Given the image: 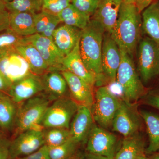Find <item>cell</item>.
<instances>
[{"label": "cell", "instance_id": "cell-1", "mask_svg": "<svg viewBox=\"0 0 159 159\" xmlns=\"http://www.w3.org/2000/svg\"><path fill=\"white\" fill-rule=\"evenodd\" d=\"M142 30L141 13L134 4L124 0L111 33L120 49L132 56L141 39Z\"/></svg>", "mask_w": 159, "mask_h": 159}, {"label": "cell", "instance_id": "cell-2", "mask_svg": "<svg viewBox=\"0 0 159 159\" xmlns=\"http://www.w3.org/2000/svg\"><path fill=\"white\" fill-rule=\"evenodd\" d=\"M105 31L97 21L90 20L87 26L81 30L80 51L83 61L89 71L98 80L103 77L101 56L102 42Z\"/></svg>", "mask_w": 159, "mask_h": 159}, {"label": "cell", "instance_id": "cell-3", "mask_svg": "<svg viewBox=\"0 0 159 159\" xmlns=\"http://www.w3.org/2000/svg\"><path fill=\"white\" fill-rule=\"evenodd\" d=\"M52 102L43 92L19 104L11 139L28 129H43L41 123Z\"/></svg>", "mask_w": 159, "mask_h": 159}, {"label": "cell", "instance_id": "cell-4", "mask_svg": "<svg viewBox=\"0 0 159 159\" xmlns=\"http://www.w3.org/2000/svg\"><path fill=\"white\" fill-rule=\"evenodd\" d=\"M120 50L121 61L117 71L116 80L122 87L125 102L131 104L145 95V90L137 73L131 56Z\"/></svg>", "mask_w": 159, "mask_h": 159}, {"label": "cell", "instance_id": "cell-5", "mask_svg": "<svg viewBox=\"0 0 159 159\" xmlns=\"http://www.w3.org/2000/svg\"><path fill=\"white\" fill-rule=\"evenodd\" d=\"M121 102L122 100L112 93L107 87H99L94 94L92 108L94 120L102 128L107 129L111 127Z\"/></svg>", "mask_w": 159, "mask_h": 159}, {"label": "cell", "instance_id": "cell-6", "mask_svg": "<svg viewBox=\"0 0 159 159\" xmlns=\"http://www.w3.org/2000/svg\"><path fill=\"white\" fill-rule=\"evenodd\" d=\"M78 105L70 97H64L51 102L42 119V128L58 127L70 129V124Z\"/></svg>", "mask_w": 159, "mask_h": 159}, {"label": "cell", "instance_id": "cell-7", "mask_svg": "<svg viewBox=\"0 0 159 159\" xmlns=\"http://www.w3.org/2000/svg\"><path fill=\"white\" fill-rule=\"evenodd\" d=\"M137 64L141 79L145 83L159 74V45L147 36L139 41Z\"/></svg>", "mask_w": 159, "mask_h": 159}, {"label": "cell", "instance_id": "cell-8", "mask_svg": "<svg viewBox=\"0 0 159 159\" xmlns=\"http://www.w3.org/2000/svg\"><path fill=\"white\" fill-rule=\"evenodd\" d=\"M42 129V128L31 129L11 139L10 157L17 158L27 156L45 145Z\"/></svg>", "mask_w": 159, "mask_h": 159}, {"label": "cell", "instance_id": "cell-9", "mask_svg": "<svg viewBox=\"0 0 159 159\" xmlns=\"http://www.w3.org/2000/svg\"><path fill=\"white\" fill-rule=\"evenodd\" d=\"M87 141L86 150L89 153L115 157L116 137L105 129L94 124Z\"/></svg>", "mask_w": 159, "mask_h": 159}, {"label": "cell", "instance_id": "cell-10", "mask_svg": "<svg viewBox=\"0 0 159 159\" xmlns=\"http://www.w3.org/2000/svg\"><path fill=\"white\" fill-rule=\"evenodd\" d=\"M27 42L30 43L37 49L49 70H63V61L65 56L58 50L53 39L35 34L25 37Z\"/></svg>", "mask_w": 159, "mask_h": 159}, {"label": "cell", "instance_id": "cell-11", "mask_svg": "<svg viewBox=\"0 0 159 159\" xmlns=\"http://www.w3.org/2000/svg\"><path fill=\"white\" fill-rule=\"evenodd\" d=\"M121 61L120 49L111 34L105 32L102 44L101 63L103 76L112 82L116 80Z\"/></svg>", "mask_w": 159, "mask_h": 159}, {"label": "cell", "instance_id": "cell-12", "mask_svg": "<svg viewBox=\"0 0 159 159\" xmlns=\"http://www.w3.org/2000/svg\"><path fill=\"white\" fill-rule=\"evenodd\" d=\"M61 73L67 83L71 99L78 106H85L92 109L94 102L93 87L68 71L64 70Z\"/></svg>", "mask_w": 159, "mask_h": 159}, {"label": "cell", "instance_id": "cell-13", "mask_svg": "<svg viewBox=\"0 0 159 159\" xmlns=\"http://www.w3.org/2000/svg\"><path fill=\"white\" fill-rule=\"evenodd\" d=\"M44 91L40 76L31 73L11 85L9 95L19 104Z\"/></svg>", "mask_w": 159, "mask_h": 159}, {"label": "cell", "instance_id": "cell-14", "mask_svg": "<svg viewBox=\"0 0 159 159\" xmlns=\"http://www.w3.org/2000/svg\"><path fill=\"white\" fill-rule=\"evenodd\" d=\"M130 107L131 104L122 101L112 124L113 130L121 134L124 138L138 133L140 127L139 118Z\"/></svg>", "mask_w": 159, "mask_h": 159}, {"label": "cell", "instance_id": "cell-15", "mask_svg": "<svg viewBox=\"0 0 159 159\" xmlns=\"http://www.w3.org/2000/svg\"><path fill=\"white\" fill-rule=\"evenodd\" d=\"M0 71L12 84L31 73L28 63L17 51L0 58Z\"/></svg>", "mask_w": 159, "mask_h": 159}, {"label": "cell", "instance_id": "cell-16", "mask_svg": "<svg viewBox=\"0 0 159 159\" xmlns=\"http://www.w3.org/2000/svg\"><path fill=\"white\" fill-rule=\"evenodd\" d=\"M93 121L92 109L85 106H78L70 124L71 139L80 144L87 140Z\"/></svg>", "mask_w": 159, "mask_h": 159}, {"label": "cell", "instance_id": "cell-17", "mask_svg": "<svg viewBox=\"0 0 159 159\" xmlns=\"http://www.w3.org/2000/svg\"><path fill=\"white\" fill-rule=\"evenodd\" d=\"M124 0H98L92 19L99 22L106 32L111 34L116 22L119 10Z\"/></svg>", "mask_w": 159, "mask_h": 159}, {"label": "cell", "instance_id": "cell-18", "mask_svg": "<svg viewBox=\"0 0 159 159\" xmlns=\"http://www.w3.org/2000/svg\"><path fill=\"white\" fill-rule=\"evenodd\" d=\"M80 40L70 53L64 58L63 67L64 70L69 71L93 87L98 82V80L88 70L83 61L80 51Z\"/></svg>", "mask_w": 159, "mask_h": 159}, {"label": "cell", "instance_id": "cell-19", "mask_svg": "<svg viewBox=\"0 0 159 159\" xmlns=\"http://www.w3.org/2000/svg\"><path fill=\"white\" fill-rule=\"evenodd\" d=\"M44 87L43 93L52 101L64 97H70L65 78L61 72L49 70L40 76Z\"/></svg>", "mask_w": 159, "mask_h": 159}, {"label": "cell", "instance_id": "cell-20", "mask_svg": "<svg viewBox=\"0 0 159 159\" xmlns=\"http://www.w3.org/2000/svg\"><path fill=\"white\" fill-rule=\"evenodd\" d=\"M81 30L64 24L54 31L53 41L65 57L70 53L80 39Z\"/></svg>", "mask_w": 159, "mask_h": 159}, {"label": "cell", "instance_id": "cell-21", "mask_svg": "<svg viewBox=\"0 0 159 159\" xmlns=\"http://www.w3.org/2000/svg\"><path fill=\"white\" fill-rule=\"evenodd\" d=\"M18 106L9 95L0 92V130L6 134L12 133Z\"/></svg>", "mask_w": 159, "mask_h": 159}, {"label": "cell", "instance_id": "cell-22", "mask_svg": "<svg viewBox=\"0 0 159 159\" xmlns=\"http://www.w3.org/2000/svg\"><path fill=\"white\" fill-rule=\"evenodd\" d=\"M141 16L142 31L159 45V0L143 10Z\"/></svg>", "mask_w": 159, "mask_h": 159}, {"label": "cell", "instance_id": "cell-23", "mask_svg": "<svg viewBox=\"0 0 159 159\" xmlns=\"http://www.w3.org/2000/svg\"><path fill=\"white\" fill-rule=\"evenodd\" d=\"M16 51L28 63L32 74L41 76L49 70L48 66L39 52L30 43L25 41L18 47Z\"/></svg>", "mask_w": 159, "mask_h": 159}, {"label": "cell", "instance_id": "cell-24", "mask_svg": "<svg viewBox=\"0 0 159 159\" xmlns=\"http://www.w3.org/2000/svg\"><path fill=\"white\" fill-rule=\"evenodd\" d=\"M33 14L28 12L9 13V28L23 37L36 34Z\"/></svg>", "mask_w": 159, "mask_h": 159}, {"label": "cell", "instance_id": "cell-25", "mask_svg": "<svg viewBox=\"0 0 159 159\" xmlns=\"http://www.w3.org/2000/svg\"><path fill=\"white\" fill-rule=\"evenodd\" d=\"M145 144L138 133L125 138L120 149L116 155L115 159H137L145 154Z\"/></svg>", "mask_w": 159, "mask_h": 159}, {"label": "cell", "instance_id": "cell-26", "mask_svg": "<svg viewBox=\"0 0 159 159\" xmlns=\"http://www.w3.org/2000/svg\"><path fill=\"white\" fill-rule=\"evenodd\" d=\"M33 16L36 34L53 39V33L61 22L58 16L42 10Z\"/></svg>", "mask_w": 159, "mask_h": 159}, {"label": "cell", "instance_id": "cell-27", "mask_svg": "<svg viewBox=\"0 0 159 159\" xmlns=\"http://www.w3.org/2000/svg\"><path fill=\"white\" fill-rule=\"evenodd\" d=\"M140 115L145 122L149 139L145 152L154 153L159 150V116L146 111H141Z\"/></svg>", "mask_w": 159, "mask_h": 159}, {"label": "cell", "instance_id": "cell-28", "mask_svg": "<svg viewBox=\"0 0 159 159\" xmlns=\"http://www.w3.org/2000/svg\"><path fill=\"white\" fill-rule=\"evenodd\" d=\"M58 16L61 22L65 25L72 26L78 29H84L89 22L91 18L83 14L76 9L72 4H70L64 9Z\"/></svg>", "mask_w": 159, "mask_h": 159}, {"label": "cell", "instance_id": "cell-29", "mask_svg": "<svg viewBox=\"0 0 159 159\" xmlns=\"http://www.w3.org/2000/svg\"><path fill=\"white\" fill-rule=\"evenodd\" d=\"M25 42L22 37L10 28L0 32V58L16 51L17 48Z\"/></svg>", "mask_w": 159, "mask_h": 159}, {"label": "cell", "instance_id": "cell-30", "mask_svg": "<svg viewBox=\"0 0 159 159\" xmlns=\"http://www.w3.org/2000/svg\"><path fill=\"white\" fill-rule=\"evenodd\" d=\"M45 145L48 147L61 145L71 138L70 132L68 129L53 127L42 129Z\"/></svg>", "mask_w": 159, "mask_h": 159}, {"label": "cell", "instance_id": "cell-31", "mask_svg": "<svg viewBox=\"0 0 159 159\" xmlns=\"http://www.w3.org/2000/svg\"><path fill=\"white\" fill-rule=\"evenodd\" d=\"M43 0H11L6 4L9 13L28 12L34 14L42 10Z\"/></svg>", "mask_w": 159, "mask_h": 159}, {"label": "cell", "instance_id": "cell-32", "mask_svg": "<svg viewBox=\"0 0 159 159\" xmlns=\"http://www.w3.org/2000/svg\"><path fill=\"white\" fill-rule=\"evenodd\" d=\"M79 145L71 138L61 145L48 147L49 155L51 159H70L76 155Z\"/></svg>", "mask_w": 159, "mask_h": 159}, {"label": "cell", "instance_id": "cell-33", "mask_svg": "<svg viewBox=\"0 0 159 159\" xmlns=\"http://www.w3.org/2000/svg\"><path fill=\"white\" fill-rule=\"evenodd\" d=\"M72 0H43L42 10L51 14L58 15L71 3Z\"/></svg>", "mask_w": 159, "mask_h": 159}, {"label": "cell", "instance_id": "cell-34", "mask_svg": "<svg viewBox=\"0 0 159 159\" xmlns=\"http://www.w3.org/2000/svg\"><path fill=\"white\" fill-rule=\"evenodd\" d=\"M98 0H72L71 4L83 14L92 17L97 6Z\"/></svg>", "mask_w": 159, "mask_h": 159}, {"label": "cell", "instance_id": "cell-35", "mask_svg": "<svg viewBox=\"0 0 159 159\" xmlns=\"http://www.w3.org/2000/svg\"><path fill=\"white\" fill-rule=\"evenodd\" d=\"M11 139L7 137V135L3 134L0 135V159H8L10 157L9 149Z\"/></svg>", "mask_w": 159, "mask_h": 159}, {"label": "cell", "instance_id": "cell-36", "mask_svg": "<svg viewBox=\"0 0 159 159\" xmlns=\"http://www.w3.org/2000/svg\"><path fill=\"white\" fill-rule=\"evenodd\" d=\"M18 159H51L49 155L48 149L47 145H44L35 152L27 156L17 158Z\"/></svg>", "mask_w": 159, "mask_h": 159}, {"label": "cell", "instance_id": "cell-37", "mask_svg": "<svg viewBox=\"0 0 159 159\" xmlns=\"http://www.w3.org/2000/svg\"><path fill=\"white\" fill-rule=\"evenodd\" d=\"M145 104L159 110V92H153L145 97Z\"/></svg>", "mask_w": 159, "mask_h": 159}, {"label": "cell", "instance_id": "cell-38", "mask_svg": "<svg viewBox=\"0 0 159 159\" xmlns=\"http://www.w3.org/2000/svg\"><path fill=\"white\" fill-rule=\"evenodd\" d=\"M9 25V12L7 10L0 11V32L8 29Z\"/></svg>", "mask_w": 159, "mask_h": 159}, {"label": "cell", "instance_id": "cell-39", "mask_svg": "<svg viewBox=\"0 0 159 159\" xmlns=\"http://www.w3.org/2000/svg\"><path fill=\"white\" fill-rule=\"evenodd\" d=\"M12 83L0 71V92L9 95Z\"/></svg>", "mask_w": 159, "mask_h": 159}, {"label": "cell", "instance_id": "cell-40", "mask_svg": "<svg viewBox=\"0 0 159 159\" xmlns=\"http://www.w3.org/2000/svg\"><path fill=\"white\" fill-rule=\"evenodd\" d=\"M134 4L140 13H142L152 3L156 0H129Z\"/></svg>", "mask_w": 159, "mask_h": 159}, {"label": "cell", "instance_id": "cell-41", "mask_svg": "<svg viewBox=\"0 0 159 159\" xmlns=\"http://www.w3.org/2000/svg\"><path fill=\"white\" fill-rule=\"evenodd\" d=\"M85 159H115L114 158L109 157L103 156L88 153L86 156Z\"/></svg>", "mask_w": 159, "mask_h": 159}, {"label": "cell", "instance_id": "cell-42", "mask_svg": "<svg viewBox=\"0 0 159 159\" xmlns=\"http://www.w3.org/2000/svg\"><path fill=\"white\" fill-rule=\"evenodd\" d=\"M6 10V4L2 0H0V11Z\"/></svg>", "mask_w": 159, "mask_h": 159}, {"label": "cell", "instance_id": "cell-43", "mask_svg": "<svg viewBox=\"0 0 159 159\" xmlns=\"http://www.w3.org/2000/svg\"><path fill=\"white\" fill-rule=\"evenodd\" d=\"M151 159H159V153H155Z\"/></svg>", "mask_w": 159, "mask_h": 159}, {"label": "cell", "instance_id": "cell-44", "mask_svg": "<svg viewBox=\"0 0 159 159\" xmlns=\"http://www.w3.org/2000/svg\"><path fill=\"white\" fill-rule=\"evenodd\" d=\"M137 159H151L150 158H149L145 156V154L142 155L141 156L139 157V158H138Z\"/></svg>", "mask_w": 159, "mask_h": 159}, {"label": "cell", "instance_id": "cell-45", "mask_svg": "<svg viewBox=\"0 0 159 159\" xmlns=\"http://www.w3.org/2000/svg\"><path fill=\"white\" fill-rule=\"evenodd\" d=\"M70 159H82V158L80 157L77 156L75 155L74 157H71Z\"/></svg>", "mask_w": 159, "mask_h": 159}, {"label": "cell", "instance_id": "cell-46", "mask_svg": "<svg viewBox=\"0 0 159 159\" xmlns=\"http://www.w3.org/2000/svg\"><path fill=\"white\" fill-rule=\"evenodd\" d=\"M5 4H7V3L9 2H11V0H2Z\"/></svg>", "mask_w": 159, "mask_h": 159}, {"label": "cell", "instance_id": "cell-47", "mask_svg": "<svg viewBox=\"0 0 159 159\" xmlns=\"http://www.w3.org/2000/svg\"><path fill=\"white\" fill-rule=\"evenodd\" d=\"M5 134L4 133L2 132L1 130H0V135L2 134Z\"/></svg>", "mask_w": 159, "mask_h": 159}, {"label": "cell", "instance_id": "cell-48", "mask_svg": "<svg viewBox=\"0 0 159 159\" xmlns=\"http://www.w3.org/2000/svg\"><path fill=\"white\" fill-rule=\"evenodd\" d=\"M8 159H18L17 158H13L9 157Z\"/></svg>", "mask_w": 159, "mask_h": 159}]
</instances>
